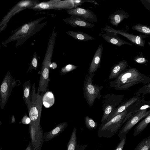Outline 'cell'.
Wrapping results in <instances>:
<instances>
[{"instance_id": "cell-23", "label": "cell", "mask_w": 150, "mask_h": 150, "mask_svg": "<svg viewBox=\"0 0 150 150\" xmlns=\"http://www.w3.org/2000/svg\"><path fill=\"white\" fill-rule=\"evenodd\" d=\"M134 150H150V135L142 140Z\"/></svg>"}, {"instance_id": "cell-4", "label": "cell", "mask_w": 150, "mask_h": 150, "mask_svg": "<svg viewBox=\"0 0 150 150\" xmlns=\"http://www.w3.org/2000/svg\"><path fill=\"white\" fill-rule=\"evenodd\" d=\"M21 84L19 80H16L8 71L4 78L0 88V106L3 110L8 100L12 91L15 86Z\"/></svg>"}, {"instance_id": "cell-3", "label": "cell", "mask_w": 150, "mask_h": 150, "mask_svg": "<svg viewBox=\"0 0 150 150\" xmlns=\"http://www.w3.org/2000/svg\"><path fill=\"white\" fill-rule=\"evenodd\" d=\"M94 75V74L89 75L86 74L83 84V97L88 105L91 106L96 99L98 100L100 99L102 96L100 92L103 88V86L93 84V79Z\"/></svg>"}, {"instance_id": "cell-28", "label": "cell", "mask_w": 150, "mask_h": 150, "mask_svg": "<svg viewBox=\"0 0 150 150\" xmlns=\"http://www.w3.org/2000/svg\"><path fill=\"white\" fill-rule=\"evenodd\" d=\"M140 55L134 57L133 58L134 61L140 64H144L148 62V60L143 56L142 52H141Z\"/></svg>"}, {"instance_id": "cell-31", "label": "cell", "mask_w": 150, "mask_h": 150, "mask_svg": "<svg viewBox=\"0 0 150 150\" xmlns=\"http://www.w3.org/2000/svg\"><path fill=\"white\" fill-rule=\"evenodd\" d=\"M31 120L29 117H28L26 114H25L21 120V122L24 124H30Z\"/></svg>"}, {"instance_id": "cell-27", "label": "cell", "mask_w": 150, "mask_h": 150, "mask_svg": "<svg viewBox=\"0 0 150 150\" xmlns=\"http://www.w3.org/2000/svg\"><path fill=\"white\" fill-rule=\"evenodd\" d=\"M135 93L137 95L142 94L143 95L150 93V83L143 86L136 91Z\"/></svg>"}, {"instance_id": "cell-12", "label": "cell", "mask_w": 150, "mask_h": 150, "mask_svg": "<svg viewBox=\"0 0 150 150\" xmlns=\"http://www.w3.org/2000/svg\"><path fill=\"white\" fill-rule=\"evenodd\" d=\"M64 21L73 27H81L91 28L95 26L93 23H90L83 17L76 15H71V17L64 19Z\"/></svg>"}, {"instance_id": "cell-21", "label": "cell", "mask_w": 150, "mask_h": 150, "mask_svg": "<svg viewBox=\"0 0 150 150\" xmlns=\"http://www.w3.org/2000/svg\"><path fill=\"white\" fill-rule=\"evenodd\" d=\"M43 93L42 97V104L46 108L52 106L55 102V98L52 93L47 91Z\"/></svg>"}, {"instance_id": "cell-16", "label": "cell", "mask_w": 150, "mask_h": 150, "mask_svg": "<svg viewBox=\"0 0 150 150\" xmlns=\"http://www.w3.org/2000/svg\"><path fill=\"white\" fill-rule=\"evenodd\" d=\"M129 17V15L126 12L122 9H118L111 14L108 19H110V23L117 27L124 18H127Z\"/></svg>"}, {"instance_id": "cell-35", "label": "cell", "mask_w": 150, "mask_h": 150, "mask_svg": "<svg viewBox=\"0 0 150 150\" xmlns=\"http://www.w3.org/2000/svg\"><path fill=\"white\" fill-rule=\"evenodd\" d=\"M29 3L28 2H25L21 3L20 5L21 6H25L28 5Z\"/></svg>"}, {"instance_id": "cell-15", "label": "cell", "mask_w": 150, "mask_h": 150, "mask_svg": "<svg viewBox=\"0 0 150 150\" xmlns=\"http://www.w3.org/2000/svg\"><path fill=\"white\" fill-rule=\"evenodd\" d=\"M67 122H63L58 124L52 130L44 133V141H50L61 134L67 127Z\"/></svg>"}, {"instance_id": "cell-26", "label": "cell", "mask_w": 150, "mask_h": 150, "mask_svg": "<svg viewBox=\"0 0 150 150\" xmlns=\"http://www.w3.org/2000/svg\"><path fill=\"white\" fill-rule=\"evenodd\" d=\"M78 67L72 64H69L62 68L60 71L61 75H65L76 69Z\"/></svg>"}, {"instance_id": "cell-24", "label": "cell", "mask_w": 150, "mask_h": 150, "mask_svg": "<svg viewBox=\"0 0 150 150\" xmlns=\"http://www.w3.org/2000/svg\"><path fill=\"white\" fill-rule=\"evenodd\" d=\"M132 28L134 30L144 34L150 35V27L146 25L138 24L133 25Z\"/></svg>"}, {"instance_id": "cell-29", "label": "cell", "mask_w": 150, "mask_h": 150, "mask_svg": "<svg viewBox=\"0 0 150 150\" xmlns=\"http://www.w3.org/2000/svg\"><path fill=\"white\" fill-rule=\"evenodd\" d=\"M38 66L37 60L36 57H34L33 58L31 64H30L29 67L27 71V73L29 71H31L33 69L36 70Z\"/></svg>"}, {"instance_id": "cell-22", "label": "cell", "mask_w": 150, "mask_h": 150, "mask_svg": "<svg viewBox=\"0 0 150 150\" xmlns=\"http://www.w3.org/2000/svg\"><path fill=\"white\" fill-rule=\"evenodd\" d=\"M76 145V127H74L69 141L67 145V150H75Z\"/></svg>"}, {"instance_id": "cell-34", "label": "cell", "mask_w": 150, "mask_h": 150, "mask_svg": "<svg viewBox=\"0 0 150 150\" xmlns=\"http://www.w3.org/2000/svg\"><path fill=\"white\" fill-rule=\"evenodd\" d=\"M57 64L55 63H52L50 65V67L52 69H55L57 67Z\"/></svg>"}, {"instance_id": "cell-11", "label": "cell", "mask_w": 150, "mask_h": 150, "mask_svg": "<svg viewBox=\"0 0 150 150\" xmlns=\"http://www.w3.org/2000/svg\"><path fill=\"white\" fill-rule=\"evenodd\" d=\"M141 97L138 95H137L121 102L115 110L108 116L106 120L104 121L110 120L115 116L127 109L129 107L139 101L141 100Z\"/></svg>"}, {"instance_id": "cell-33", "label": "cell", "mask_w": 150, "mask_h": 150, "mask_svg": "<svg viewBox=\"0 0 150 150\" xmlns=\"http://www.w3.org/2000/svg\"><path fill=\"white\" fill-rule=\"evenodd\" d=\"M38 6L42 8L46 9L48 8L50 6L48 4L45 3H42L38 5Z\"/></svg>"}, {"instance_id": "cell-14", "label": "cell", "mask_w": 150, "mask_h": 150, "mask_svg": "<svg viewBox=\"0 0 150 150\" xmlns=\"http://www.w3.org/2000/svg\"><path fill=\"white\" fill-rule=\"evenodd\" d=\"M102 44L99 45L93 58L88 71L89 74L95 73L100 67L103 49Z\"/></svg>"}, {"instance_id": "cell-13", "label": "cell", "mask_w": 150, "mask_h": 150, "mask_svg": "<svg viewBox=\"0 0 150 150\" xmlns=\"http://www.w3.org/2000/svg\"><path fill=\"white\" fill-rule=\"evenodd\" d=\"M106 34L100 33L101 36L107 42L118 47H120L124 45H132L128 42L125 41L117 36V34L112 32L106 31Z\"/></svg>"}, {"instance_id": "cell-5", "label": "cell", "mask_w": 150, "mask_h": 150, "mask_svg": "<svg viewBox=\"0 0 150 150\" xmlns=\"http://www.w3.org/2000/svg\"><path fill=\"white\" fill-rule=\"evenodd\" d=\"M124 96L123 95L108 93L103 97L102 107L103 113L101 122L106 120L108 116L121 103Z\"/></svg>"}, {"instance_id": "cell-36", "label": "cell", "mask_w": 150, "mask_h": 150, "mask_svg": "<svg viewBox=\"0 0 150 150\" xmlns=\"http://www.w3.org/2000/svg\"><path fill=\"white\" fill-rule=\"evenodd\" d=\"M25 150H31V144L30 141L29 142V143Z\"/></svg>"}, {"instance_id": "cell-25", "label": "cell", "mask_w": 150, "mask_h": 150, "mask_svg": "<svg viewBox=\"0 0 150 150\" xmlns=\"http://www.w3.org/2000/svg\"><path fill=\"white\" fill-rule=\"evenodd\" d=\"M85 123L86 127L90 130L95 129L97 127L98 123L88 116L86 117Z\"/></svg>"}, {"instance_id": "cell-17", "label": "cell", "mask_w": 150, "mask_h": 150, "mask_svg": "<svg viewBox=\"0 0 150 150\" xmlns=\"http://www.w3.org/2000/svg\"><path fill=\"white\" fill-rule=\"evenodd\" d=\"M128 67V63L125 60L120 61L115 64L111 68L108 79H111L116 78Z\"/></svg>"}, {"instance_id": "cell-19", "label": "cell", "mask_w": 150, "mask_h": 150, "mask_svg": "<svg viewBox=\"0 0 150 150\" xmlns=\"http://www.w3.org/2000/svg\"><path fill=\"white\" fill-rule=\"evenodd\" d=\"M69 35L76 40L81 41H88L95 40L91 35L81 31L69 30L66 32Z\"/></svg>"}, {"instance_id": "cell-2", "label": "cell", "mask_w": 150, "mask_h": 150, "mask_svg": "<svg viewBox=\"0 0 150 150\" xmlns=\"http://www.w3.org/2000/svg\"><path fill=\"white\" fill-rule=\"evenodd\" d=\"M127 112V109L110 120L102 122L98 129V137L110 138L116 134L123 125L122 122Z\"/></svg>"}, {"instance_id": "cell-32", "label": "cell", "mask_w": 150, "mask_h": 150, "mask_svg": "<svg viewBox=\"0 0 150 150\" xmlns=\"http://www.w3.org/2000/svg\"><path fill=\"white\" fill-rule=\"evenodd\" d=\"M29 28V25L28 24H25L22 27L21 29L22 32L23 33H26L28 31Z\"/></svg>"}, {"instance_id": "cell-6", "label": "cell", "mask_w": 150, "mask_h": 150, "mask_svg": "<svg viewBox=\"0 0 150 150\" xmlns=\"http://www.w3.org/2000/svg\"><path fill=\"white\" fill-rule=\"evenodd\" d=\"M150 113V110L147 109L139 111L125 122V124L119 131L118 136L121 140L126 138L127 134L137 123L147 115Z\"/></svg>"}, {"instance_id": "cell-1", "label": "cell", "mask_w": 150, "mask_h": 150, "mask_svg": "<svg viewBox=\"0 0 150 150\" xmlns=\"http://www.w3.org/2000/svg\"><path fill=\"white\" fill-rule=\"evenodd\" d=\"M147 79L136 68H130L125 69L114 80L110 81L109 86L117 90H126Z\"/></svg>"}, {"instance_id": "cell-8", "label": "cell", "mask_w": 150, "mask_h": 150, "mask_svg": "<svg viewBox=\"0 0 150 150\" xmlns=\"http://www.w3.org/2000/svg\"><path fill=\"white\" fill-rule=\"evenodd\" d=\"M102 30L105 31L113 32L120 35L126 37L135 45L141 47H144L146 40H144V39L147 37L145 35H134L127 33L123 30H116L107 25Z\"/></svg>"}, {"instance_id": "cell-30", "label": "cell", "mask_w": 150, "mask_h": 150, "mask_svg": "<svg viewBox=\"0 0 150 150\" xmlns=\"http://www.w3.org/2000/svg\"><path fill=\"white\" fill-rule=\"evenodd\" d=\"M126 138L121 140L114 150H122L125 146Z\"/></svg>"}, {"instance_id": "cell-20", "label": "cell", "mask_w": 150, "mask_h": 150, "mask_svg": "<svg viewBox=\"0 0 150 150\" xmlns=\"http://www.w3.org/2000/svg\"><path fill=\"white\" fill-rule=\"evenodd\" d=\"M150 123V113L144 117L137 125L134 130L133 135L136 136L145 129Z\"/></svg>"}, {"instance_id": "cell-9", "label": "cell", "mask_w": 150, "mask_h": 150, "mask_svg": "<svg viewBox=\"0 0 150 150\" xmlns=\"http://www.w3.org/2000/svg\"><path fill=\"white\" fill-rule=\"evenodd\" d=\"M37 98L28 111L31 122L36 124H40L42 105V97L44 93L40 94L37 91Z\"/></svg>"}, {"instance_id": "cell-38", "label": "cell", "mask_w": 150, "mask_h": 150, "mask_svg": "<svg viewBox=\"0 0 150 150\" xmlns=\"http://www.w3.org/2000/svg\"><path fill=\"white\" fill-rule=\"evenodd\" d=\"M148 44L150 46V42H148Z\"/></svg>"}, {"instance_id": "cell-37", "label": "cell", "mask_w": 150, "mask_h": 150, "mask_svg": "<svg viewBox=\"0 0 150 150\" xmlns=\"http://www.w3.org/2000/svg\"><path fill=\"white\" fill-rule=\"evenodd\" d=\"M15 118L14 116L13 115L11 117V123H15Z\"/></svg>"}, {"instance_id": "cell-18", "label": "cell", "mask_w": 150, "mask_h": 150, "mask_svg": "<svg viewBox=\"0 0 150 150\" xmlns=\"http://www.w3.org/2000/svg\"><path fill=\"white\" fill-rule=\"evenodd\" d=\"M31 83L30 80L25 81L23 86V99L28 111L32 106L30 100Z\"/></svg>"}, {"instance_id": "cell-10", "label": "cell", "mask_w": 150, "mask_h": 150, "mask_svg": "<svg viewBox=\"0 0 150 150\" xmlns=\"http://www.w3.org/2000/svg\"><path fill=\"white\" fill-rule=\"evenodd\" d=\"M67 13L71 15H76L83 17L84 19L91 23H97V18L94 13L88 9L79 7L67 9Z\"/></svg>"}, {"instance_id": "cell-7", "label": "cell", "mask_w": 150, "mask_h": 150, "mask_svg": "<svg viewBox=\"0 0 150 150\" xmlns=\"http://www.w3.org/2000/svg\"><path fill=\"white\" fill-rule=\"evenodd\" d=\"M29 129L31 150H41L44 139L43 130L40 124L30 122Z\"/></svg>"}]
</instances>
